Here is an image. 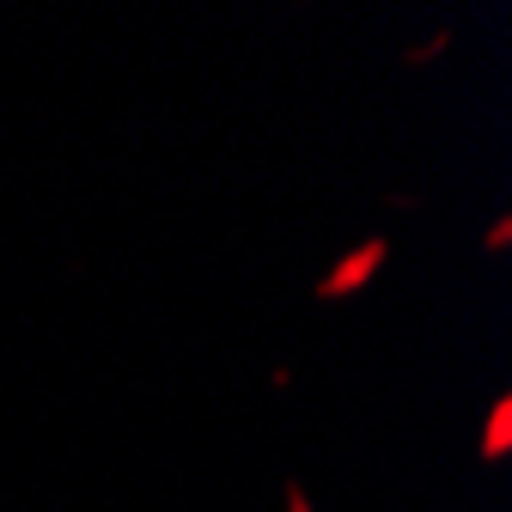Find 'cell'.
Segmentation results:
<instances>
[{"mask_svg":"<svg viewBox=\"0 0 512 512\" xmlns=\"http://www.w3.org/2000/svg\"><path fill=\"white\" fill-rule=\"evenodd\" d=\"M500 445H506V403L494 409V427H488V452H500Z\"/></svg>","mask_w":512,"mask_h":512,"instance_id":"6da1fadb","label":"cell"}]
</instances>
